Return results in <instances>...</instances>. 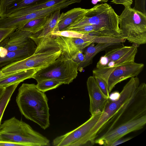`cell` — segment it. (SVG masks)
<instances>
[{
    "label": "cell",
    "instance_id": "cell-28",
    "mask_svg": "<svg viewBox=\"0 0 146 146\" xmlns=\"http://www.w3.org/2000/svg\"><path fill=\"white\" fill-rule=\"evenodd\" d=\"M71 59L74 61L80 64V63L83 62L85 60L84 54L83 53V51H80Z\"/></svg>",
    "mask_w": 146,
    "mask_h": 146
},
{
    "label": "cell",
    "instance_id": "cell-27",
    "mask_svg": "<svg viewBox=\"0 0 146 146\" xmlns=\"http://www.w3.org/2000/svg\"><path fill=\"white\" fill-rule=\"evenodd\" d=\"M145 1L146 0H135V5L133 9L146 15Z\"/></svg>",
    "mask_w": 146,
    "mask_h": 146
},
{
    "label": "cell",
    "instance_id": "cell-4",
    "mask_svg": "<svg viewBox=\"0 0 146 146\" xmlns=\"http://www.w3.org/2000/svg\"><path fill=\"white\" fill-rule=\"evenodd\" d=\"M139 84V80L137 77H132L123 87L117 99L113 100L109 98L100 119L86 136V145H92L95 143V139L106 123L133 97Z\"/></svg>",
    "mask_w": 146,
    "mask_h": 146
},
{
    "label": "cell",
    "instance_id": "cell-31",
    "mask_svg": "<svg viewBox=\"0 0 146 146\" xmlns=\"http://www.w3.org/2000/svg\"><path fill=\"white\" fill-rule=\"evenodd\" d=\"M0 146H21V145L14 142L0 140Z\"/></svg>",
    "mask_w": 146,
    "mask_h": 146
},
{
    "label": "cell",
    "instance_id": "cell-14",
    "mask_svg": "<svg viewBox=\"0 0 146 146\" xmlns=\"http://www.w3.org/2000/svg\"><path fill=\"white\" fill-rule=\"evenodd\" d=\"M35 42L30 38L28 42L20 49L8 52L3 58H0V68L15 61L26 58L33 55L36 48Z\"/></svg>",
    "mask_w": 146,
    "mask_h": 146
},
{
    "label": "cell",
    "instance_id": "cell-3",
    "mask_svg": "<svg viewBox=\"0 0 146 146\" xmlns=\"http://www.w3.org/2000/svg\"><path fill=\"white\" fill-rule=\"evenodd\" d=\"M0 140L14 142L21 146L50 145V141L47 138L15 117L0 125Z\"/></svg>",
    "mask_w": 146,
    "mask_h": 146
},
{
    "label": "cell",
    "instance_id": "cell-9",
    "mask_svg": "<svg viewBox=\"0 0 146 146\" xmlns=\"http://www.w3.org/2000/svg\"><path fill=\"white\" fill-rule=\"evenodd\" d=\"M102 112L91 115L82 125L73 130L56 137L52 144L54 146H80L85 145L87 135L100 119Z\"/></svg>",
    "mask_w": 146,
    "mask_h": 146
},
{
    "label": "cell",
    "instance_id": "cell-34",
    "mask_svg": "<svg viewBox=\"0 0 146 146\" xmlns=\"http://www.w3.org/2000/svg\"><path fill=\"white\" fill-rule=\"evenodd\" d=\"M92 3L94 4H96L98 2H101V0H92Z\"/></svg>",
    "mask_w": 146,
    "mask_h": 146
},
{
    "label": "cell",
    "instance_id": "cell-13",
    "mask_svg": "<svg viewBox=\"0 0 146 146\" xmlns=\"http://www.w3.org/2000/svg\"><path fill=\"white\" fill-rule=\"evenodd\" d=\"M52 36L58 45L61 51V54L68 59H71L79 51H83L92 43L81 38Z\"/></svg>",
    "mask_w": 146,
    "mask_h": 146
},
{
    "label": "cell",
    "instance_id": "cell-10",
    "mask_svg": "<svg viewBox=\"0 0 146 146\" xmlns=\"http://www.w3.org/2000/svg\"><path fill=\"white\" fill-rule=\"evenodd\" d=\"M139 46L133 44L131 46H123L110 50L100 57L96 68H111L135 62Z\"/></svg>",
    "mask_w": 146,
    "mask_h": 146
},
{
    "label": "cell",
    "instance_id": "cell-32",
    "mask_svg": "<svg viewBox=\"0 0 146 146\" xmlns=\"http://www.w3.org/2000/svg\"><path fill=\"white\" fill-rule=\"evenodd\" d=\"M119 93L115 92L110 95L109 98L112 100H115L117 99L119 97Z\"/></svg>",
    "mask_w": 146,
    "mask_h": 146
},
{
    "label": "cell",
    "instance_id": "cell-16",
    "mask_svg": "<svg viewBox=\"0 0 146 146\" xmlns=\"http://www.w3.org/2000/svg\"><path fill=\"white\" fill-rule=\"evenodd\" d=\"M39 70L34 68L4 74L0 78V88H6L15 84H19L25 80L32 78Z\"/></svg>",
    "mask_w": 146,
    "mask_h": 146
},
{
    "label": "cell",
    "instance_id": "cell-15",
    "mask_svg": "<svg viewBox=\"0 0 146 146\" xmlns=\"http://www.w3.org/2000/svg\"><path fill=\"white\" fill-rule=\"evenodd\" d=\"M33 34L29 31L17 29L2 41L0 46L5 48L8 52L20 49L27 44Z\"/></svg>",
    "mask_w": 146,
    "mask_h": 146
},
{
    "label": "cell",
    "instance_id": "cell-17",
    "mask_svg": "<svg viewBox=\"0 0 146 146\" xmlns=\"http://www.w3.org/2000/svg\"><path fill=\"white\" fill-rule=\"evenodd\" d=\"M89 9L80 7L75 8L65 13L61 14L60 21L58 24L59 31L64 30L75 21L84 16Z\"/></svg>",
    "mask_w": 146,
    "mask_h": 146
},
{
    "label": "cell",
    "instance_id": "cell-19",
    "mask_svg": "<svg viewBox=\"0 0 146 146\" xmlns=\"http://www.w3.org/2000/svg\"><path fill=\"white\" fill-rule=\"evenodd\" d=\"M69 0H46L39 1L14 13L7 17L16 16L26 14L52 6Z\"/></svg>",
    "mask_w": 146,
    "mask_h": 146
},
{
    "label": "cell",
    "instance_id": "cell-21",
    "mask_svg": "<svg viewBox=\"0 0 146 146\" xmlns=\"http://www.w3.org/2000/svg\"><path fill=\"white\" fill-rule=\"evenodd\" d=\"M50 14L33 19L17 29L29 31L33 34L38 33L44 28Z\"/></svg>",
    "mask_w": 146,
    "mask_h": 146
},
{
    "label": "cell",
    "instance_id": "cell-18",
    "mask_svg": "<svg viewBox=\"0 0 146 146\" xmlns=\"http://www.w3.org/2000/svg\"><path fill=\"white\" fill-rule=\"evenodd\" d=\"M94 43L91 44L85 50L84 54L85 60L79 64L78 71L81 72L83 68L92 64L93 58L98 53L117 44L112 43H97L95 46Z\"/></svg>",
    "mask_w": 146,
    "mask_h": 146
},
{
    "label": "cell",
    "instance_id": "cell-5",
    "mask_svg": "<svg viewBox=\"0 0 146 146\" xmlns=\"http://www.w3.org/2000/svg\"><path fill=\"white\" fill-rule=\"evenodd\" d=\"M119 16L112 7L104 3L96 5L89 9L84 16L76 20L64 30L92 25L106 29L117 36L123 37L121 35L119 28Z\"/></svg>",
    "mask_w": 146,
    "mask_h": 146
},
{
    "label": "cell",
    "instance_id": "cell-12",
    "mask_svg": "<svg viewBox=\"0 0 146 146\" xmlns=\"http://www.w3.org/2000/svg\"><path fill=\"white\" fill-rule=\"evenodd\" d=\"M90 98L89 111L91 115L103 112L109 98L101 91L93 76H90L86 82Z\"/></svg>",
    "mask_w": 146,
    "mask_h": 146
},
{
    "label": "cell",
    "instance_id": "cell-6",
    "mask_svg": "<svg viewBox=\"0 0 146 146\" xmlns=\"http://www.w3.org/2000/svg\"><path fill=\"white\" fill-rule=\"evenodd\" d=\"M121 35L139 46L146 43V15L133 8L125 7L119 16Z\"/></svg>",
    "mask_w": 146,
    "mask_h": 146
},
{
    "label": "cell",
    "instance_id": "cell-37",
    "mask_svg": "<svg viewBox=\"0 0 146 146\" xmlns=\"http://www.w3.org/2000/svg\"><path fill=\"white\" fill-rule=\"evenodd\" d=\"M0 1H1V0H0Z\"/></svg>",
    "mask_w": 146,
    "mask_h": 146
},
{
    "label": "cell",
    "instance_id": "cell-25",
    "mask_svg": "<svg viewBox=\"0 0 146 146\" xmlns=\"http://www.w3.org/2000/svg\"><path fill=\"white\" fill-rule=\"evenodd\" d=\"M95 81L102 92L107 97L109 98L110 96L108 90V85L107 82L101 78L97 76H93Z\"/></svg>",
    "mask_w": 146,
    "mask_h": 146
},
{
    "label": "cell",
    "instance_id": "cell-24",
    "mask_svg": "<svg viewBox=\"0 0 146 146\" xmlns=\"http://www.w3.org/2000/svg\"><path fill=\"white\" fill-rule=\"evenodd\" d=\"M83 34L71 30H64L53 32L52 36H61L67 37L79 38H82Z\"/></svg>",
    "mask_w": 146,
    "mask_h": 146
},
{
    "label": "cell",
    "instance_id": "cell-30",
    "mask_svg": "<svg viewBox=\"0 0 146 146\" xmlns=\"http://www.w3.org/2000/svg\"><path fill=\"white\" fill-rule=\"evenodd\" d=\"M132 138V137H129L118 139L110 144L109 146H115L127 141Z\"/></svg>",
    "mask_w": 146,
    "mask_h": 146
},
{
    "label": "cell",
    "instance_id": "cell-1",
    "mask_svg": "<svg viewBox=\"0 0 146 146\" xmlns=\"http://www.w3.org/2000/svg\"><path fill=\"white\" fill-rule=\"evenodd\" d=\"M16 101L19 110L27 119L45 129L50 126L48 99L35 84L23 83L19 88Z\"/></svg>",
    "mask_w": 146,
    "mask_h": 146
},
{
    "label": "cell",
    "instance_id": "cell-11",
    "mask_svg": "<svg viewBox=\"0 0 146 146\" xmlns=\"http://www.w3.org/2000/svg\"><path fill=\"white\" fill-rule=\"evenodd\" d=\"M146 123V114L132 119L120 124L96 138L95 143L109 146L127 134L143 128Z\"/></svg>",
    "mask_w": 146,
    "mask_h": 146
},
{
    "label": "cell",
    "instance_id": "cell-29",
    "mask_svg": "<svg viewBox=\"0 0 146 146\" xmlns=\"http://www.w3.org/2000/svg\"><path fill=\"white\" fill-rule=\"evenodd\" d=\"M133 0H113L111 1L112 3L120 4L123 5L125 7L130 8L133 3Z\"/></svg>",
    "mask_w": 146,
    "mask_h": 146
},
{
    "label": "cell",
    "instance_id": "cell-35",
    "mask_svg": "<svg viewBox=\"0 0 146 146\" xmlns=\"http://www.w3.org/2000/svg\"><path fill=\"white\" fill-rule=\"evenodd\" d=\"M3 74L1 69H0V78L1 77Z\"/></svg>",
    "mask_w": 146,
    "mask_h": 146
},
{
    "label": "cell",
    "instance_id": "cell-33",
    "mask_svg": "<svg viewBox=\"0 0 146 146\" xmlns=\"http://www.w3.org/2000/svg\"><path fill=\"white\" fill-rule=\"evenodd\" d=\"M6 88H0V99L5 92Z\"/></svg>",
    "mask_w": 146,
    "mask_h": 146
},
{
    "label": "cell",
    "instance_id": "cell-36",
    "mask_svg": "<svg viewBox=\"0 0 146 146\" xmlns=\"http://www.w3.org/2000/svg\"><path fill=\"white\" fill-rule=\"evenodd\" d=\"M101 2H107L108 1V0H101Z\"/></svg>",
    "mask_w": 146,
    "mask_h": 146
},
{
    "label": "cell",
    "instance_id": "cell-23",
    "mask_svg": "<svg viewBox=\"0 0 146 146\" xmlns=\"http://www.w3.org/2000/svg\"><path fill=\"white\" fill-rule=\"evenodd\" d=\"M37 82L36 85V88L43 92L56 88L63 84L60 82L52 79H45Z\"/></svg>",
    "mask_w": 146,
    "mask_h": 146
},
{
    "label": "cell",
    "instance_id": "cell-2",
    "mask_svg": "<svg viewBox=\"0 0 146 146\" xmlns=\"http://www.w3.org/2000/svg\"><path fill=\"white\" fill-rule=\"evenodd\" d=\"M30 38L36 45L34 53L26 58L2 67L1 70L3 74L34 68L40 70L48 66L61 55L58 45L52 35L38 38L37 34H33Z\"/></svg>",
    "mask_w": 146,
    "mask_h": 146
},
{
    "label": "cell",
    "instance_id": "cell-20",
    "mask_svg": "<svg viewBox=\"0 0 146 146\" xmlns=\"http://www.w3.org/2000/svg\"><path fill=\"white\" fill-rule=\"evenodd\" d=\"M60 10H56L49 15L43 29L39 32V33H37V38H41L51 36L52 32L59 31L58 24L60 20Z\"/></svg>",
    "mask_w": 146,
    "mask_h": 146
},
{
    "label": "cell",
    "instance_id": "cell-8",
    "mask_svg": "<svg viewBox=\"0 0 146 146\" xmlns=\"http://www.w3.org/2000/svg\"><path fill=\"white\" fill-rule=\"evenodd\" d=\"M144 64L135 62L110 68H96L93 76H99L107 83L109 94L118 83L129 78L137 76L141 72Z\"/></svg>",
    "mask_w": 146,
    "mask_h": 146
},
{
    "label": "cell",
    "instance_id": "cell-7",
    "mask_svg": "<svg viewBox=\"0 0 146 146\" xmlns=\"http://www.w3.org/2000/svg\"><path fill=\"white\" fill-rule=\"evenodd\" d=\"M79 64L61 54L47 67L38 70L32 78L37 82L47 79L57 80L68 84L77 76Z\"/></svg>",
    "mask_w": 146,
    "mask_h": 146
},
{
    "label": "cell",
    "instance_id": "cell-22",
    "mask_svg": "<svg viewBox=\"0 0 146 146\" xmlns=\"http://www.w3.org/2000/svg\"><path fill=\"white\" fill-rule=\"evenodd\" d=\"M19 84H15L6 87L3 96L0 99V125L5 109L13 93Z\"/></svg>",
    "mask_w": 146,
    "mask_h": 146
},
{
    "label": "cell",
    "instance_id": "cell-26",
    "mask_svg": "<svg viewBox=\"0 0 146 146\" xmlns=\"http://www.w3.org/2000/svg\"><path fill=\"white\" fill-rule=\"evenodd\" d=\"M17 28L16 27H10L6 28H0V43L5 39L8 37Z\"/></svg>",
    "mask_w": 146,
    "mask_h": 146
}]
</instances>
